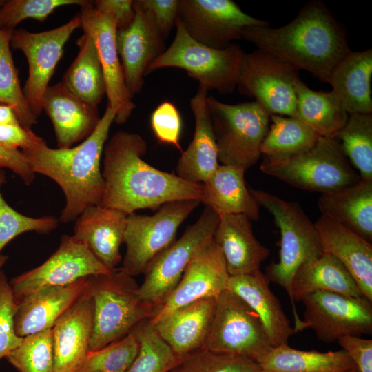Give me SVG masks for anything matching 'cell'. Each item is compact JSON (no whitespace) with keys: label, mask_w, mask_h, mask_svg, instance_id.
Listing matches in <instances>:
<instances>
[{"label":"cell","mask_w":372,"mask_h":372,"mask_svg":"<svg viewBox=\"0 0 372 372\" xmlns=\"http://www.w3.org/2000/svg\"><path fill=\"white\" fill-rule=\"evenodd\" d=\"M147 149L146 141L136 133L119 130L107 141L103 153L104 189L99 205L129 215L175 200L200 203L203 183H190L152 167L142 158Z\"/></svg>","instance_id":"1"},{"label":"cell","mask_w":372,"mask_h":372,"mask_svg":"<svg viewBox=\"0 0 372 372\" xmlns=\"http://www.w3.org/2000/svg\"><path fill=\"white\" fill-rule=\"evenodd\" d=\"M242 38L296 70L328 83L337 64L351 50L346 30L321 1L307 3L289 23L246 28Z\"/></svg>","instance_id":"2"},{"label":"cell","mask_w":372,"mask_h":372,"mask_svg":"<svg viewBox=\"0 0 372 372\" xmlns=\"http://www.w3.org/2000/svg\"><path fill=\"white\" fill-rule=\"evenodd\" d=\"M115 116L107 103L95 130L76 146L54 149L44 141L21 150L35 174L51 178L61 188L65 204L59 222L74 221L87 207L99 205L104 189L101 161Z\"/></svg>","instance_id":"3"},{"label":"cell","mask_w":372,"mask_h":372,"mask_svg":"<svg viewBox=\"0 0 372 372\" xmlns=\"http://www.w3.org/2000/svg\"><path fill=\"white\" fill-rule=\"evenodd\" d=\"M138 285L123 267L90 276L94 324L90 351L103 348L125 335L158 311L138 296Z\"/></svg>","instance_id":"4"},{"label":"cell","mask_w":372,"mask_h":372,"mask_svg":"<svg viewBox=\"0 0 372 372\" xmlns=\"http://www.w3.org/2000/svg\"><path fill=\"white\" fill-rule=\"evenodd\" d=\"M260 207L272 216L280 233L279 260L270 263L265 276L282 287L291 297V286L298 269L317 258L322 251L313 223L299 203L285 200L260 189H249Z\"/></svg>","instance_id":"5"},{"label":"cell","mask_w":372,"mask_h":372,"mask_svg":"<svg viewBox=\"0 0 372 372\" xmlns=\"http://www.w3.org/2000/svg\"><path fill=\"white\" fill-rule=\"evenodd\" d=\"M260 169L294 187L322 194L351 186L361 179L349 164L339 141L324 137L298 154L281 159L263 158Z\"/></svg>","instance_id":"6"},{"label":"cell","mask_w":372,"mask_h":372,"mask_svg":"<svg viewBox=\"0 0 372 372\" xmlns=\"http://www.w3.org/2000/svg\"><path fill=\"white\" fill-rule=\"evenodd\" d=\"M175 27L172 44L149 65L146 76L161 68H177L207 90H216L221 94L234 92L245 54L242 48L232 43L224 49H214L190 37L178 18Z\"/></svg>","instance_id":"7"},{"label":"cell","mask_w":372,"mask_h":372,"mask_svg":"<svg viewBox=\"0 0 372 372\" xmlns=\"http://www.w3.org/2000/svg\"><path fill=\"white\" fill-rule=\"evenodd\" d=\"M207 105L218 161L249 169L261 156L260 147L269 131L271 116L255 101L231 105L209 96Z\"/></svg>","instance_id":"8"},{"label":"cell","mask_w":372,"mask_h":372,"mask_svg":"<svg viewBox=\"0 0 372 372\" xmlns=\"http://www.w3.org/2000/svg\"><path fill=\"white\" fill-rule=\"evenodd\" d=\"M219 219L212 208L205 206L198 220L187 227L181 237L150 262L138 289L143 300L159 309L178 284L189 262L213 238Z\"/></svg>","instance_id":"9"},{"label":"cell","mask_w":372,"mask_h":372,"mask_svg":"<svg viewBox=\"0 0 372 372\" xmlns=\"http://www.w3.org/2000/svg\"><path fill=\"white\" fill-rule=\"evenodd\" d=\"M273 347L259 317L242 298L227 289L216 298L203 349L257 361Z\"/></svg>","instance_id":"10"},{"label":"cell","mask_w":372,"mask_h":372,"mask_svg":"<svg viewBox=\"0 0 372 372\" xmlns=\"http://www.w3.org/2000/svg\"><path fill=\"white\" fill-rule=\"evenodd\" d=\"M199 203L196 200H175L162 205L152 216L127 215L123 269L132 277L143 273L150 262L174 242L179 227Z\"/></svg>","instance_id":"11"},{"label":"cell","mask_w":372,"mask_h":372,"mask_svg":"<svg viewBox=\"0 0 372 372\" xmlns=\"http://www.w3.org/2000/svg\"><path fill=\"white\" fill-rule=\"evenodd\" d=\"M298 70L260 50L244 54L238 89L255 99L270 116L297 117Z\"/></svg>","instance_id":"12"},{"label":"cell","mask_w":372,"mask_h":372,"mask_svg":"<svg viewBox=\"0 0 372 372\" xmlns=\"http://www.w3.org/2000/svg\"><path fill=\"white\" fill-rule=\"evenodd\" d=\"M300 301L304 306V328L313 329L325 343L338 342L347 335L371 334L372 302L364 296L318 291Z\"/></svg>","instance_id":"13"},{"label":"cell","mask_w":372,"mask_h":372,"mask_svg":"<svg viewBox=\"0 0 372 372\" xmlns=\"http://www.w3.org/2000/svg\"><path fill=\"white\" fill-rule=\"evenodd\" d=\"M79 28L81 19L77 16L59 27L41 32H30L24 29L12 30L10 46L21 50L28 64V76L23 92L37 117L43 110V95L63 55L64 46Z\"/></svg>","instance_id":"14"},{"label":"cell","mask_w":372,"mask_h":372,"mask_svg":"<svg viewBox=\"0 0 372 372\" xmlns=\"http://www.w3.org/2000/svg\"><path fill=\"white\" fill-rule=\"evenodd\" d=\"M178 20L190 37L214 49H224L242 39L247 27L269 25L244 12L231 0H179Z\"/></svg>","instance_id":"15"},{"label":"cell","mask_w":372,"mask_h":372,"mask_svg":"<svg viewBox=\"0 0 372 372\" xmlns=\"http://www.w3.org/2000/svg\"><path fill=\"white\" fill-rule=\"evenodd\" d=\"M109 271L87 246L72 235L61 236L58 248L42 264L12 278L10 284L16 303L46 287L65 286Z\"/></svg>","instance_id":"16"},{"label":"cell","mask_w":372,"mask_h":372,"mask_svg":"<svg viewBox=\"0 0 372 372\" xmlns=\"http://www.w3.org/2000/svg\"><path fill=\"white\" fill-rule=\"evenodd\" d=\"M81 28L93 39L97 50L105 79L107 103L116 112L114 122L125 123L136 105L127 88L121 62L118 54L114 19L99 12L93 1H86L81 6Z\"/></svg>","instance_id":"17"},{"label":"cell","mask_w":372,"mask_h":372,"mask_svg":"<svg viewBox=\"0 0 372 372\" xmlns=\"http://www.w3.org/2000/svg\"><path fill=\"white\" fill-rule=\"evenodd\" d=\"M229 278L222 251L212 238L189 262L178 284L149 322L154 324L196 301L216 298L226 289Z\"/></svg>","instance_id":"18"},{"label":"cell","mask_w":372,"mask_h":372,"mask_svg":"<svg viewBox=\"0 0 372 372\" xmlns=\"http://www.w3.org/2000/svg\"><path fill=\"white\" fill-rule=\"evenodd\" d=\"M135 16L127 28L116 30V43L130 94L139 93L149 65L166 50L165 39L152 14L134 1Z\"/></svg>","instance_id":"19"},{"label":"cell","mask_w":372,"mask_h":372,"mask_svg":"<svg viewBox=\"0 0 372 372\" xmlns=\"http://www.w3.org/2000/svg\"><path fill=\"white\" fill-rule=\"evenodd\" d=\"M93 324L94 302L88 287L52 328L54 372H74L79 368L90 352Z\"/></svg>","instance_id":"20"},{"label":"cell","mask_w":372,"mask_h":372,"mask_svg":"<svg viewBox=\"0 0 372 372\" xmlns=\"http://www.w3.org/2000/svg\"><path fill=\"white\" fill-rule=\"evenodd\" d=\"M41 104L52 123L58 148H69L83 141L101 118L98 107L81 101L61 81L47 87Z\"/></svg>","instance_id":"21"},{"label":"cell","mask_w":372,"mask_h":372,"mask_svg":"<svg viewBox=\"0 0 372 372\" xmlns=\"http://www.w3.org/2000/svg\"><path fill=\"white\" fill-rule=\"evenodd\" d=\"M314 226L322 252L342 264L363 296L372 302L371 243L325 215Z\"/></svg>","instance_id":"22"},{"label":"cell","mask_w":372,"mask_h":372,"mask_svg":"<svg viewBox=\"0 0 372 372\" xmlns=\"http://www.w3.org/2000/svg\"><path fill=\"white\" fill-rule=\"evenodd\" d=\"M90 278L65 286L43 287L19 301L14 319L17 334L23 338L52 329L88 289Z\"/></svg>","instance_id":"23"},{"label":"cell","mask_w":372,"mask_h":372,"mask_svg":"<svg viewBox=\"0 0 372 372\" xmlns=\"http://www.w3.org/2000/svg\"><path fill=\"white\" fill-rule=\"evenodd\" d=\"M127 215L101 205L85 209L74 220L73 236L85 244L109 271L118 268Z\"/></svg>","instance_id":"24"},{"label":"cell","mask_w":372,"mask_h":372,"mask_svg":"<svg viewBox=\"0 0 372 372\" xmlns=\"http://www.w3.org/2000/svg\"><path fill=\"white\" fill-rule=\"evenodd\" d=\"M208 90L198 85L190 100L195 120L194 137L188 147L181 152L176 167V175L194 183H203L220 165L218 149L209 112L207 105Z\"/></svg>","instance_id":"25"},{"label":"cell","mask_w":372,"mask_h":372,"mask_svg":"<svg viewBox=\"0 0 372 372\" xmlns=\"http://www.w3.org/2000/svg\"><path fill=\"white\" fill-rule=\"evenodd\" d=\"M215 302L214 298L196 301L152 324L179 360L203 349L211 329Z\"/></svg>","instance_id":"26"},{"label":"cell","mask_w":372,"mask_h":372,"mask_svg":"<svg viewBox=\"0 0 372 372\" xmlns=\"http://www.w3.org/2000/svg\"><path fill=\"white\" fill-rule=\"evenodd\" d=\"M213 239L222 251L229 276L260 271L270 254L256 238L251 220L242 214L220 216Z\"/></svg>","instance_id":"27"},{"label":"cell","mask_w":372,"mask_h":372,"mask_svg":"<svg viewBox=\"0 0 372 372\" xmlns=\"http://www.w3.org/2000/svg\"><path fill=\"white\" fill-rule=\"evenodd\" d=\"M324 291L351 297L363 296L354 279L342 264L333 256L322 253L302 265L295 273L291 286L290 300L296 333L304 328L294 302H300L306 295Z\"/></svg>","instance_id":"28"},{"label":"cell","mask_w":372,"mask_h":372,"mask_svg":"<svg viewBox=\"0 0 372 372\" xmlns=\"http://www.w3.org/2000/svg\"><path fill=\"white\" fill-rule=\"evenodd\" d=\"M269 283L260 270L250 274L229 276L226 289L238 295L255 311L272 345L276 347L288 344L296 331Z\"/></svg>","instance_id":"29"},{"label":"cell","mask_w":372,"mask_h":372,"mask_svg":"<svg viewBox=\"0 0 372 372\" xmlns=\"http://www.w3.org/2000/svg\"><path fill=\"white\" fill-rule=\"evenodd\" d=\"M318 205L322 215L371 243L372 180L361 178L351 186L322 194Z\"/></svg>","instance_id":"30"},{"label":"cell","mask_w":372,"mask_h":372,"mask_svg":"<svg viewBox=\"0 0 372 372\" xmlns=\"http://www.w3.org/2000/svg\"><path fill=\"white\" fill-rule=\"evenodd\" d=\"M372 49L350 51L337 64L329 83L349 114L372 113Z\"/></svg>","instance_id":"31"},{"label":"cell","mask_w":372,"mask_h":372,"mask_svg":"<svg viewBox=\"0 0 372 372\" xmlns=\"http://www.w3.org/2000/svg\"><path fill=\"white\" fill-rule=\"evenodd\" d=\"M241 167L219 165L211 176L203 183V196L200 200L212 208L220 216L242 214L251 220L260 216V206L247 188Z\"/></svg>","instance_id":"32"},{"label":"cell","mask_w":372,"mask_h":372,"mask_svg":"<svg viewBox=\"0 0 372 372\" xmlns=\"http://www.w3.org/2000/svg\"><path fill=\"white\" fill-rule=\"evenodd\" d=\"M262 372H347L355 364L344 350L302 351L282 344L273 347L257 361Z\"/></svg>","instance_id":"33"},{"label":"cell","mask_w":372,"mask_h":372,"mask_svg":"<svg viewBox=\"0 0 372 372\" xmlns=\"http://www.w3.org/2000/svg\"><path fill=\"white\" fill-rule=\"evenodd\" d=\"M296 94L297 117L320 136L335 138L349 118L336 94L313 90L299 79Z\"/></svg>","instance_id":"34"},{"label":"cell","mask_w":372,"mask_h":372,"mask_svg":"<svg viewBox=\"0 0 372 372\" xmlns=\"http://www.w3.org/2000/svg\"><path fill=\"white\" fill-rule=\"evenodd\" d=\"M79 53L61 82L83 102L98 107L106 94L105 79L92 38L83 34L76 42Z\"/></svg>","instance_id":"35"},{"label":"cell","mask_w":372,"mask_h":372,"mask_svg":"<svg viewBox=\"0 0 372 372\" xmlns=\"http://www.w3.org/2000/svg\"><path fill=\"white\" fill-rule=\"evenodd\" d=\"M271 125L260 147L269 159L290 157L312 147L320 136L298 117L271 116Z\"/></svg>","instance_id":"36"},{"label":"cell","mask_w":372,"mask_h":372,"mask_svg":"<svg viewBox=\"0 0 372 372\" xmlns=\"http://www.w3.org/2000/svg\"><path fill=\"white\" fill-rule=\"evenodd\" d=\"M335 138L360 177L372 180V113L349 114Z\"/></svg>","instance_id":"37"},{"label":"cell","mask_w":372,"mask_h":372,"mask_svg":"<svg viewBox=\"0 0 372 372\" xmlns=\"http://www.w3.org/2000/svg\"><path fill=\"white\" fill-rule=\"evenodd\" d=\"M12 32L0 29V103L12 107L19 124L31 130L38 117L30 110L20 85L10 50Z\"/></svg>","instance_id":"38"},{"label":"cell","mask_w":372,"mask_h":372,"mask_svg":"<svg viewBox=\"0 0 372 372\" xmlns=\"http://www.w3.org/2000/svg\"><path fill=\"white\" fill-rule=\"evenodd\" d=\"M130 331L138 338L139 350L125 372H168L179 362L149 320L141 321Z\"/></svg>","instance_id":"39"},{"label":"cell","mask_w":372,"mask_h":372,"mask_svg":"<svg viewBox=\"0 0 372 372\" xmlns=\"http://www.w3.org/2000/svg\"><path fill=\"white\" fill-rule=\"evenodd\" d=\"M5 358L18 372H54L52 329L23 337L21 344Z\"/></svg>","instance_id":"40"},{"label":"cell","mask_w":372,"mask_h":372,"mask_svg":"<svg viewBox=\"0 0 372 372\" xmlns=\"http://www.w3.org/2000/svg\"><path fill=\"white\" fill-rule=\"evenodd\" d=\"M139 342L130 331L120 340L90 351L74 372H125L136 358Z\"/></svg>","instance_id":"41"},{"label":"cell","mask_w":372,"mask_h":372,"mask_svg":"<svg viewBox=\"0 0 372 372\" xmlns=\"http://www.w3.org/2000/svg\"><path fill=\"white\" fill-rule=\"evenodd\" d=\"M168 372H262L251 359L201 349L185 357Z\"/></svg>","instance_id":"42"},{"label":"cell","mask_w":372,"mask_h":372,"mask_svg":"<svg viewBox=\"0 0 372 372\" xmlns=\"http://www.w3.org/2000/svg\"><path fill=\"white\" fill-rule=\"evenodd\" d=\"M4 179L0 178V251L17 236L28 231L47 234L54 231L59 220L52 216L30 217L14 209L5 200L1 187Z\"/></svg>","instance_id":"43"},{"label":"cell","mask_w":372,"mask_h":372,"mask_svg":"<svg viewBox=\"0 0 372 372\" xmlns=\"http://www.w3.org/2000/svg\"><path fill=\"white\" fill-rule=\"evenodd\" d=\"M85 0H10L0 8V29L14 30L22 21H45L55 9L70 5L83 6Z\"/></svg>","instance_id":"44"},{"label":"cell","mask_w":372,"mask_h":372,"mask_svg":"<svg viewBox=\"0 0 372 372\" xmlns=\"http://www.w3.org/2000/svg\"><path fill=\"white\" fill-rule=\"evenodd\" d=\"M17 303L13 291L3 268L0 269V359L17 347L23 338L14 328Z\"/></svg>","instance_id":"45"},{"label":"cell","mask_w":372,"mask_h":372,"mask_svg":"<svg viewBox=\"0 0 372 372\" xmlns=\"http://www.w3.org/2000/svg\"><path fill=\"white\" fill-rule=\"evenodd\" d=\"M150 124L157 140L170 144L183 152L180 145L182 118L177 107L169 101H163L153 111Z\"/></svg>","instance_id":"46"},{"label":"cell","mask_w":372,"mask_h":372,"mask_svg":"<svg viewBox=\"0 0 372 372\" xmlns=\"http://www.w3.org/2000/svg\"><path fill=\"white\" fill-rule=\"evenodd\" d=\"M138 2L142 8L152 14L158 30L166 39L176 26L179 0H138Z\"/></svg>","instance_id":"47"},{"label":"cell","mask_w":372,"mask_h":372,"mask_svg":"<svg viewBox=\"0 0 372 372\" xmlns=\"http://www.w3.org/2000/svg\"><path fill=\"white\" fill-rule=\"evenodd\" d=\"M353 360L358 372H372V340L347 335L338 341Z\"/></svg>","instance_id":"48"},{"label":"cell","mask_w":372,"mask_h":372,"mask_svg":"<svg viewBox=\"0 0 372 372\" xmlns=\"http://www.w3.org/2000/svg\"><path fill=\"white\" fill-rule=\"evenodd\" d=\"M43 141L41 137L19 123L0 124V145L6 148L23 150Z\"/></svg>","instance_id":"49"},{"label":"cell","mask_w":372,"mask_h":372,"mask_svg":"<svg viewBox=\"0 0 372 372\" xmlns=\"http://www.w3.org/2000/svg\"><path fill=\"white\" fill-rule=\"evenodd\" d=\"M94 7L99 12L111 16L115 21L116 30L129 26L134 20L135 11L132 0H96Z\"/></svg>","instance_id":"50"},{"label":"cell","mask_w":372,"mask_h":372,"mask_svg":"<svg viewBox=\"0 0 372 372\" xmlns=\"http://www.w3.org/2000/svg\"><path fill=\"white\" fill-rule=\"evenodd\" d=\"M1 169L11 170L28 186L31 185L35 177V174L21 150L8 149L0 145V169Z\"/></svg>","instance_id":"51"},{"label":"cell","mask_w":372,"mask_h":372,"mask_svg":"<svg viewBox=\"0 0 372 372\" xmlns=\"http://www.w3.org/2000/svg\"><path fill=\"white\" fill-rule=\"evenodd\" d=\"M16 123H19L12 107L0 103V124Z\"/></svg>","instance_id":"52"},{"label":"cell","mask_w":372,"mask_h":372,"mask_svg":"<svg viewBox=\"0 0 372 372\" xmlns=\"http://www.w3.org/2000/svg\"><path fill=\"white\" fill-rule=\"evenodd\" d=\"M8 257L6 255H0V269L3 268Z\"/></svg>","instance_id":"53"},{"label":"cell","mask_w":372,"mask_h":372,"mask_svg":"<svg viewBox=\"0 0 372 372\" xmlns=\"http://www.w3.org/2000/svg\"><path fill=\"white\" fill-rule=\"evenodd\" d=\"M347 372H358L357 370H356V368L355 366L353 367L351 369H350L349 371H348Z\"/></svg>","instance_id":"54"},{"label":"cell","mask_w":372,"mask_h":372,"mask_svg":"<svg viewBox=\"0 0 372 372\" xmlns=\"http://www.w3.org/2000/svg\"><path fill=\"white\" fill-rule=\"evenodd\" d=\"M6 1L4 0H0V8L3 6V4L6 3Z\"/></svg>","instance_id":"55"}]
</instances>
